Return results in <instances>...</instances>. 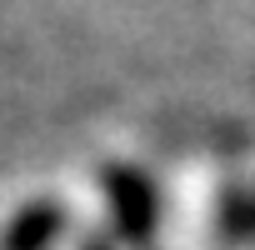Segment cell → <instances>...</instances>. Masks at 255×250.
Returning <instances> with one entry per match:
<instances>
[{"instance_id": "6da1fadb", "label": "cell", "mask_w": 255, "mask_h": 250, "mask_svg": "<svg viewBox=\"0 0 255 250\" xmlns=\"http://www.w3.org/2000/svg\"><path fill=\"white\" fill-rule=\"evenodd\" d=\"M105 190L115 200V225L130 240H145L150 225H155V195H150V185L135 170H110L105 175Z\"/></svg>"}, {"instance_id": "7a4b0ae2", "label": "cell", "mask_w": 255, "mask_h": 250, "mask_svg": "<svg viewBox=\"0 0 255 250\" xmlns=\"http://www.w3.org/2000/svg\"><path fill=\"white\" fill-rule=\"evenodd\" d=\"M60 230H65V210H60L55 200H35V205H25V210L5 225L0 250H50Z\"/></svg>"}]
</instances>
